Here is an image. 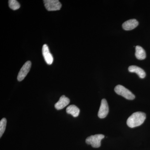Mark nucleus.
I'll return each mask as SVG.
<instances>
[{"instance_id":"13","label":"nucleus","mask_w":150,"mask_h":150,"mask_svg":"<svg viewBox=\"0 0 150 150\" xmlns=\"http://www.w3.org/2000/svg\"><path fill=\"white\" fill-rule=\"evenodd\" d=\"M8 4L9 7L13 10H16L20 7V4L16 0H9Z\"/></svg>"},{"instance_id":"2","label":"nucleus","mask_w":150,"mask_h":150,"mask_svg":"<svg viewBox=\"0 0 150 150\" xmlns=\"http://www.w3.org/2000/svg\"><path fill=\"white\" fill-rule=\"evenodd\" d=\"M114 91L116 93L123 97L126 99L132 100L135 98V96L134 94L128 89L121 85H118L116 86Z\"/></svg>"},{"instance_id":"6","label":"nucleus","mask_w":150,"mask_h":150,"mask_svg":"<svg viewBox=\"0 0 150 150\" xmlns=\"http://www.w3.org/2000/svg\"><path fill=\"white\" fill-rule=\"evenodd\" d=\"M109 112V108L107 101L105 99L101 100V104L98 112V116L99 118H104L107 116Z\"/></svg>"},{"instance_id":"7","label":"nucleus","mask_w":150,"mask_h":150,"mask_svg":"<svg viewBox=\"0 0 150 150\" xmlns=\"http://www.w3.org/2000/svg\"><path fill=\"white\" fill-rule=\"evenodd\" d=\"M42 54L44 60L48 65L52 64L54 61V58L49 51V48L46 44H44L42 48Z\"/></svg>"},{"instance_id":"14","label":"nucleus","mask_w":150,"mask_h":150,"mask_svg":"<svg viewBox=\"0 0 150 150\" xmlns=\"http://www.w3.org/2000/svg\"><path fill=\"white\" fill-rule=\"evenodd\" d=\"M7 120L6 118H3L0 121V138H1L4 133L6 126Z\"/></svg>"},{"instance_id":"5","label":"nucleus","mask_w":150,"mask_h":150,"mask_svg":"<svg viewBox=\"0 0 150 150\" xmlns=\"http://www.w3.org/2000/svg\"><path fill=\"white\" fill-rule=\"evenodd\" d=\"M31 67V63L30 61H28L21 69L17 76V80L18 81L23 80L29 72Z\"/></svg>"},{"instance_id":"3","label":"nucleus","mask_w":150,"mask_h":150,"mask_svg":"<svg viewBox=\"0 0 150 150\" xmlns=\"http://www.w3.org/2000/svg\"><path fill=\"white\" fill-rule=\"evenodd\" d=\"M104 137L103 134L92 135L86 139V142L88 144L91 145L92 147L99 148L101 145V141Z\"/></svg>"},{"instance_id":"10","label":"nucleus","mask_w":150,"mask_h":150,"mask_svg":"<svg viewBox=\"0 0 150 150\" xmlns=\"http://www.w3.org/2000/svg\"><path fill=\"white\" fill-rule=\"evenodd\" d=\"M129 71L131 73H135L141 79H144L146 77V74L144 70L136 66H131L129 67Z\"/></svg>"},{"instance_id":"9","label":"nucleus","mask_w":150,"mask_h":150,"mask_svg":"<svg viewBox=\"0 0 150 150\" xmlns=\"http://www.w3.org/2000/svg\"><path fill=\"white\" fill-rule=\"evenodd\" d=\"M138 25L139 22L137 20L133 19L125 22L122 25V27L125 30H130L136 28Z\"/></svg>"},{"instance_id":"4","label":"nucleus","mask_w":150,"mask_h":150,"mask_svg":"<svg viewBox=\"0 0 150 150\" xmlns=\"http://www.w3.org/2000/svg\"><path fill=\"white\" fill-rule=\"evenodd\" d=\"M43 3L48 11L59 10L62 6V4L58 0H44Z\"/></svg>"},{"instance_id":"11","label":"nucleus","mask_w":150,"mask_h":150,"mask_svg":"<svg viewBox=\"0 0 150 150\" xmlns=\"http://www.w3.org/2000/svg\"><path fill=\"white\" fill-rule=\"evenodd\" d=\"M66 111L67 113L71 114L74 117H77L80 113L79 109L74 105H71L68 106L66 109Z\"/></svg>"},{"instance_id":"8","label":"nucleus","mask_w":150,"mask_h":150,"mask_svg":"<svg viewBox=\"0 0 150 150\" xmlns=\"http://www.w3.org/2000/svg\"><path fill=\"white\" fill-rule=\"evenodd\" d=\"M70 103V100L64 95L62 96L59 100L55 104V107L57 110L63 109L67 106Z\"/></svg>"},{"instance_id":"12","label":"nucleus","mask_w":150,"mask_h":150,"mask_svg":"<svg viewBox=\"0 0 150 150\" xmlns=\"http://www.w3.org/2000/svg\"><path fill=\"white\" fill-rule=\"evenodd\" d=\"M135 56L139 60H144L146 58V51L141 46H137L136 47Z\"/></svg>"},{"instance_id":"1","label":"nucleus","mask_w":150,"mask_h":150,"mask_svg":"<svg viewBox=\"0 0 150 150\" xmlns=\"http://www.w3.org/2000/svg\"><path fill=\"white\" fill-rule=\"evenodd\" d=\"M146 115L142 112H134L128 118L127 124L130 128H133L141 126L146 120Z\"/></svg>"}]
</instances>
